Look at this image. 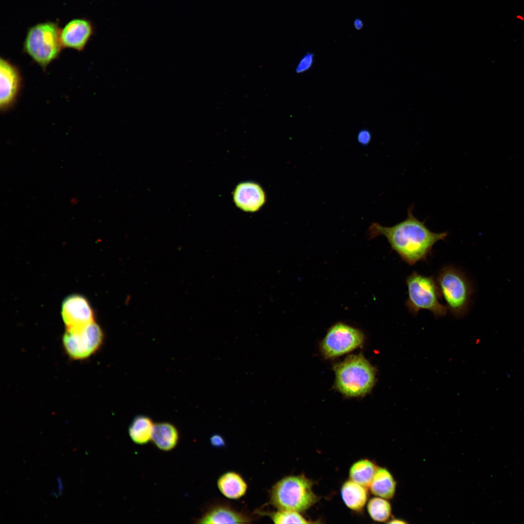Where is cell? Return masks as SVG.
<instances>
[{"label": "cell", "mask_w": 524, "mask_h": 524, "mask_svg": "<svg viewBox=\"0 0 524 524\" xmlns=\"http://www.w3.org/2000/svg\"><path fill=\"white\" fill-rule=\"evenodd\" d=\"M0 109L5 112L15 104L21 84V77L18 68L8 60L0 61Z\"/></svg>", "instance_id": "10"}, {"label": "cell", "mask_w": 524, "mask_h": 524, "mask_svg": "<svg viewBox=\"0 0 524 524\" xmlns=\"http://www.w3.org/2000/svg\"><path fill=\"white\" fill-rule=\"evenodd\" d=\"M314 60V56L312 52H307L298 62L295 72L298 74L304 73L309 70L312 66Z\"/></svg>", "instance_id": "22"}, {"label": "cell", "mask_w": 524, "mask_h": 524, "mask_svg": "<svg viewBox=\"0 0 524 524\" xmlns=\"http://www.w3.org/2000/svg\"><path fill=\"white\" fill-rule=\"evenodd\" d=\"M436 280L448 311L456 318L463 317L468 311L473 292L464 273L454 266L446 265L440 269Z\"/></svg>", "instance_id": "6"}, {"label": "cell", "mask_w": 524, "mask_h": 524, "mask_svg": "<svg viewBox=\"0 0 524 524\" xmlns=\"http://www.w3.org/2000/svg\"><path fill=\"white\" fill-rule=\"evenodd\" d=\"M211 442L213 446H222L225 444L223 439L219 435H213L210 439Z\"/></svg>", "instance_id": "24"}, {"label": "cell", "mask_w": 524, "mask_h": 524, "mask_svg": "<svg viewBox=\"0 0 524 524\" xmlns=\"http://www.w3.org/2000/svg\"><path fill=\"white\" fill-rule=\"evenodd\" d=\"M180 433L177 428L167 422L157 423L154 425L151 441L159 450L169 451L178 445Z\"/></svg>", "instance_id": "14"}, {"label": "cell", "mask_w": 524, "mask_h": 524, "mask_svg": "<svg viewBox=\"0 0 524 524\" xmlns=\"http://www.w3.org/2000/svg\"><path fill=\"white\" fill-rule=\"evenodd\" d=\"M390 524H405L407 522L400 519H393L390 522H388Z\"/></svg>", "instance_id": "27"}, {"label": "cell", "mask_w": 524, "mask_h": 524, "mask_svg": "<svg viewBox=\"0 0 524 524\" xmlns=\"http://www.w3.org/2000/svg\"><path fill=\"white\" fill-rule=\"evenodd\" d=\"M154 424L150 418L145 415L135 417L130 424L129 435L136 444L144 445L151 441Z\"/></svg>", "instance_id": "18"}, {"label": "cell", "mask_w": 524, "mask_h": 524, "mask_svg": "<svg viewBox=\"0 0 524 524\" xmlns=\"http://www.w3.org/2000/svg\"><path fill=\"white\" fill-rule=\"evenodd\" d=\"M353 25L356 30L360 31L363 27L364 24L362 19L357 18L353 21Z\"/></svg>", "instance_id": "25"}, {"label": "cell", "mask_w": 524, "mask_h": 524, "mask_svg": "<svg viewBox=\"0 0 524 524\" xmlns=\"http://www.w3.org/2000/svg\"><path fill=\"white\" fill-rule=\"evenodd\" d=\"M92 22L85 18L73 19L61 29V41L63 48L82 50L93 35Z\"/></svg>", "instance_id": "11"}, {"label": "cell", "mask_w": 524, "mask_h": 524, "mask_svg": "<svg viewBox=\"0 0 524 524\" xmlns=\"http://www.w3.org/2000/svg\"><path fill=\"white\" fill-rule=\"evenodd\" d=\"M371 518L378 522H384L389 519L392 511L390 503L386 499L375 497L371 498L367 506Z\"/></svg>", "instance_id": "20"}, {"label": "cell", "mask_w": 524, "mask_h": 524, "mask_svg": "<svg viewBox=\"0 0 524 524\" xmlns=\"http://www.w3.org/2000/svg\"><path fill=\"white\" fill-rule=\"evenodd\" d=\"M336 386L345 396H362L376 381L375 370L361 354L351 355L335 367Z\"/></svg>", "instance_id": "2"}, {"label": "cell", "mask_w": 524, "mask_h": 524, "mask_svg": "<svg viewBox=\"0 0 524 524\" xmlns=\"http://www.w3.org/2000/svg\"><path fill=\"white\" fill-rule=\"evenodd\" d=\"M372 139V134L370 131L366 129L360 130L357 134V141L358 143L363 146H367Z\"/></svg>", "instance_id": "23"}, {"label": "cell", "mask_w": 524, "mask_h": 524, "mask_svg": "<svg viewBox=\"0 0 524 524\" xmlns=\"http://www.w3.org/2000/svg\"><path fill=\"white\" fill-rule=\"evenodd\" d=\"M368 488L373 494L386 499H390L394 495L396 483L393 475L387 469L377 467Z\"/></svg>", "instance_id": "16"}, {"label": "cell", "mask_w": 524, "mask_h": 524, "mask_svg": "<svg viewBox=\"0 0 524 524\" xmlns=\"http://www.w3.org/2000/svg\"><path fill=\"white\" fill-rule=\"evenodd\" d=\"M341 493L345 505L353 510H360L367 500V488L350 479L343 484Z\"/></svg>", "instance_id": "17"}, {"label": "cell", "mask_w": 524, "mask_h": 524, "mask_svg": "<svg viewBox=\"0 0 524 524\" xmlns=\"http://www.w3.org/2000/svg\"><path fill=\"white\" fill-rule=\"evenodd\" d=\"M406 283L408 298L405 305L410 313L417 315L421 310H425L436 317L446 315L448 309L439 301L442 296L433 277L413 271L407 277Z\"/></svg>", "instance_id": "5"}, {"label": "cell", "mask_w": 524, "mask_h": 524, "mask_svg": "<svg viewBox=\"0 0 524 524\" xmlns=\"http://www.w3.org/2000/svg\"><path fill=\"white\" fill-rule=\"evenodd\" d=\"M413 205L408 210L406 219L393 226H383L373 222L368 229L370 239L378 236L385 237L392 249L406 263L413 265L426 261L433 246L440 240H445L448 233L434 232L413 214Z\"/></svg>", "instance_id": "1"}, {"label": "cell", "mask_w": 524, "mask_h": 524, "mask_svg": "<svg viewBox=\"0 0 524 524\" xmlns=\"http://www.w3.org/2000/svg\"><path fill=\"white\" fill-rule=\"evenodd\" d=\"M312 482L304 475H289L278 481L270 493L271 504L278 509L302 512L318 500Z\"/></svg>", "instance_id": "4"}, {"label": "cell", "mask_w": 524, "mask_h": 524, "mask_svg": "<svg viewBox=\"0 0 524 524\" xmlns=\"http://www.w3.org/2000/svg\"><path fill=\"white\" fill-rule=\"evenodd\" d=\"M61 28L53 21L39 23L28 28L23 42V50L42 69L60 55L63 48Z\"/></svg>", "instance_id": "3"}, {"label": "cell", "mask_w": 524, "mask_h": 524, "mask_svg": "<svg viewBox=\"0 0 524 524\" xmlns=\"http://www.w3.org/2000/svg\"><path fill=\"white\" fill-rule=\"evenodd\" d=\"M268 516L274 524H309L308 521L299 512L278 509L277 511L269 513Z\"/></svg>", "instance_id": "21"}, {"label": "cell", "mask_w": 524, "mask_h": 524, "mask_svg": "<svg viewBox=\"0 0 524 524\" xmlns=\"http://www.w3.org/2000/svg\"><path fill=\"white\" fill-rule=\"evenodd\" d=\"M251 520L242 513L229 507L218 506L206 512L196 520L197 524H248Z\"/></svg>", "instance_id": "13"}, {"label": "cell", "mask_w": 524, "mask_h": 524, "mask_svg": "<svg viewBox=\"0 0 524 524\" xmlns=\"http://www.w3.org/2000/svg\"><path fill=\"white\" fill-rule=\"evenodd\" d=\"M103 338L102 330L94 321L82 327L66 329L62 337V344L70 358L83 360L97 351Z\"/></svg>", "instance_id": "7"}, {"label": "cell", "mask_w": 524, "mask_h": 524, "mask_svg": "<svg viewBox=\"0 0 524 524\" xmlns=\"http://www.w3.org/2000/svg\"><path fill=\"white\" fill-rule=\"evenodd\" d=\"M57 482H58V491H59V493H58L59 495H61L62 494V491H63L62 481L61 477H59V476L57 477Z\"/></svg>", "instance_id": "26"}, {"label": "cell", "mask_w": 524, "mask_h": 524, "mask_svg": "<svg viewBox=\"0 0 524 524\" xmlns=\"http://www.w3.org/2000/svg\"><path fill=\"white\" fill-rule=\"evenodd\" d=\"M217 487L224 496L231 499L240 498L245 494L247 489L242 477L234 472L222 475L217 480Z\"/></svg>", "instance_id": "15"}, {"label": "cell", "mask_w": 524, "mask_h": 524, "mask_svg": "<svg viewBox=\"0 0 524 524\" xmlns=\"http://www.w3.org/2000/svg\"><path fill=\"white\" fill-rule=\"evenodd\" d=\"M265 196L262 188L253 182L239 184L233 193V200L236 206L246 212H254L264 204Z\"/></svg>", "instance_id": "12"}, {"label": "cell", "mask_w": 524, "mask_h": 524, "mask_svg": "<svg viewBox=\"0 0 524 524\" xmlns=\"http://www.w3.org/2000/svg\"><path fill=\"white\" fill-rule=\"evenodd\" d=\"M61 314L66 329L82 327L95 321L94 313L83 296L72 295L64 300Z\"/></svg>", "instance_id": "9"}, {"label": "cell", "mask_w": 524, "mask_h": 524, "mask_svg": "<svg viewBox=\"0 0 524 524\" xmlns=\"http://www.w3.org/2000/svg\"><path fill=\"white\" fill-rule=\"evenodd\" d=\"M377 467L371 460L361 459L354 463L349 469L350 480L366 488L370 485Z\"/></svg>", "instance_id": "19"}, {"label": "cell", "mask_w": 524, "mask_h": 524, "mask_svg": "<svg viewBox=\"0 0 524 524\" xmlns=\"http://www.w3.org/2000/svg\"><path fill=\"white\" fill-rule=\"evenodd\" d=\"M364 335L360 329L342 322L330 328L322 343L327 358H334L350 352L362 344Z\"/></svg>", "instance_id": "8"}]
</instances>
